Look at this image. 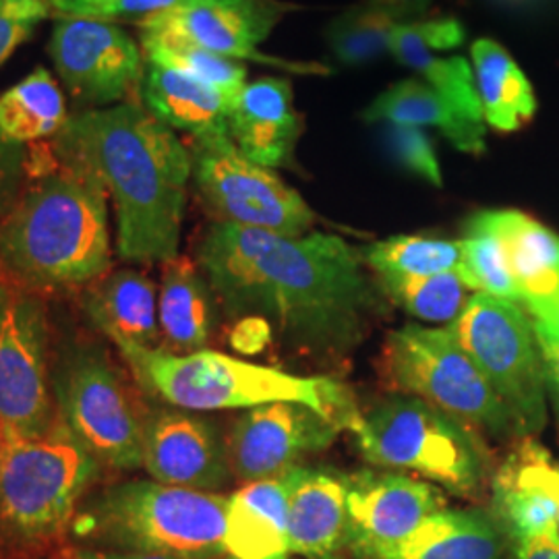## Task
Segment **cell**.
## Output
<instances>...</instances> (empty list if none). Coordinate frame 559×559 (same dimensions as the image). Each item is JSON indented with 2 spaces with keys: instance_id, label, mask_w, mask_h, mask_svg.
<instances>
[{
  "instance_id": "obj_28",
  "label": "cell",
  "mask_w": 559,
  "mask_h": 559,
  "mask_svg": "<svg viewBox=\"0 0 559 559\" xmlns=\"http://www.w3.org/2000/svg\"><path fill=\"white\" fill-rule=\"evenodd\" d=\"M473 71L485 122L498 131H519L535 117L537 98L519 62L496 40L473 44Z\"/></svg>"
},
{
  "instance_id": "obj_7",
  "label": "cell",
  "mask_w": 559,
  "mask_h": 559,
  "mask_svg": "<svg viewBox=\"0 0 559 559\" xmlns=\"http://www.w3.org/2000/svg\"><path fill=\"white\" fill-rule=\"evenodd\" d=\"M381 371L390 388L425 400L479 436L498 441L524 438L452 328L408 323L392 332L381 353Z\"/></svg>"
},
{
  "instance_id": "obj_39",
  "label": "cell",
  "mask_w": 559,
  "mask_h": 559,
  "mask_svg": "<svg viewBox=\"0 0 559 559\" xmlns=\"http://www.w3.org/2000/svg\"><path fill=\"white\" fill-rule=\"evenodd\" d=\"M23 175H25L23 145L0 138V218H4L20 200Z\"/></svg>"
},
{
  "instance_id": "obj_9",
  "label": "cell",
  "mask_w": 559,
  "mask_h": 559,
  "mask_svg": "<svg viewBox=\"0 0 559 559\" xmlns=\"http://www.w3.org/2000/svg\"><path fill=\"white\" fill-rule=\"evenodd\" d=\"M450 328L522 436L539 433L547 423V378L535 325L519 302L477 293Z\"/></svg>"
},
{
  "instance_id": "obj_38",
  "label": "cell",
  "mask_w": 559,
  "mask_h": 559,
  "mask_svg": "<svg viewBox=\"0 0 559 559\" xmlns=\"http://www.w3.org/2000/svg\"><path fill=\"white\" fill-rule=\"evenodd\" d=\"M52 15V0H0V67Z\"/></svg>"
},
{
  "instance_id": "obj_32",
  "label": "cell",
  "mask_w": 559,
  "mask_h": 559,
  "mask_svg": "<svg viewBox=\"0 0 559 559\" xmlns=\"http://www.w3.org/2000/svg\"><path fill=\"white\" fill-rule=\"evenodd\" d=\"M365 261L380 276H436L445 272L459 274L462 240L400 235L367 247Z\"/></svg>"
},
{
  "instance_id": "obj_43",
  "label": "cell",
  "mask_w": 559,
  "mask_h": 559,
  "mask_svg": "<svg viewBox=\"0 0 559 559\" xmlns=\"http://www.w3.org/2000/svg\"><path fill=\"white\" fill-rule=\"evenodd\" d=\"M367 7L381 11L400 23H406L427 13L431 0H367Z\"/></svg>"
},
{
  "instance_id": "obj_41",
  "label": "cell",
  "mask_w": 559,
  "mask_h": 559,
  "mask_svg": "<svg viewBox=\"0 0 559 559\" xmlns=\"http://www.w3.org/2000/svg\"><path fill=\"white\" fill-rule=\"evenodd\" d=\"M272 325L261 318H240L233 330L230 344L245 355H255L263 350L270 342Z\"/></svg>"
},
{
  "instance_id": "obj_29",
  "label": "cell",
  "mask_w": 559,
  "mask_h": 559,
  "mask_svg": "<svg viewBox=\"0 0 559 559\" xmlns=\"http://www.w3.org/2000/svg\"><path fill=\"white\" fill-rule=\"evenodd\" d=\"M67 115L59 83L40 67L0 96V138L17 145L57 138Z\"/></svg>"
},
{
  "instance_id": "obj_12",
  "label": "cell",
  "mask_w": 559,
  "mask_h": 559,
  "mask_svg": "<svg viewBox=\"0 0 559 559\" xmlns=\"http://www.w3.org/2000/svg\"><path fill=\"white\" fill-rule=\"evenodd\" d=\"M40 302L0 284V440L52 429Z\"/></svg>"
},
{
  "instance_id": "obj_36",
  "label": "cell",
  "mask_w": 559,
  "mask_h": 559,
  "mask_svg": "<svg viewBox=\"0 0 559 559\" xmlns=\"http://www.w3.org/2000/svg\"><path fill=\"white\" fill-rule=\"evenodd\" d=\"M383 145L385 152L392 156V160L399 164L400 168L413 173L415 177L441 187L440 160L433 147L431 138L419 129L408 124H396V122H383Z\"/></svg>"
},
{
  "instance_id": "obj_21",
  "label": "cell",
  "mask_w": 559,
  "mask_h": 559,
  "mask_svg": "<svg viewBox=\"0 0 559 559\" xmlns=\"http://www.w3.org/2000/svg\"><path fill=\"white\" fill-rule=\"evenodd\" d=\"M228 133L249 160L265 168L288 164L300 135L290 81L263 78L247 83L230 108Z\"/></svg>"
},
{
  "instance_id": "obj_13",
  "label": "cell",
  "mask_w": 559,
  "mask_h": 559,
  "mask_svg": "<svg viewBox=\"0 0 559 559\" xmlns=\"http://www.w3.org/2000/svg\"><path fill=\"white\" fill-rule=\"evenodd\" d=\"M293 7L278 0H185L179 7L140 23V29L166 32L226 59L253 60L297 75H330L320 62L263 55L261 41Z\"/></svg>"
},
{
  "instance_id": "obj_17",
  "label": "cell",
  "mask_w": 559,
  "mask_h": 559,
  "mask_svg": "<svg viewBox=\"0 0 559 559\" xmlns=\"http://www.w3.org/2000/svg\"><path fill=\"white\" fill-rule=\"evenodd\" d=\"M143 466L152 479L216 491L233 477L226 441L212 420L193 411H160L145 423Z\"/></svg>"
},
{
  "instance_id": "obj_19",
  "label": "cell",
  "mask_w": 559,
  "mask_h": 559,
  "mask_svg": "<svg viewBox=\"0 0 559 559\" xmlns=\"http://www.w3.org/2000/svg\"><path fill=\"white\" fill-rule=\"evenodd\" d=\"M288 480V547L305 559H338L348 545V477L334 468L293 466Z\"/></svg>"
},
{
  "instance_id": "obj_40",
  "label": "cell",
  "mask_w": 559,
  "mask_h": 559,
  "mask_svg": "<svg viewBox=\"0 0 559 559\" xmlns=\"http://www.w3.org/2000/svg\"><path fill=\"white\" fill-rule=\"evenodd\" d=\"M415 32L419 34L420 41L431 50H452L464 44V27L454 17H440V20L411 21Z\"/></svg>"
},
{
  "instance_id": "obj_15",
  "label": "cell",
  "mask_w": 559,
  "mask_h": 559,
  "mask_svg": "<svg viewBox=\"0 0 559 559\" xmlns=\"http://www.w3.org/2000/svg\"><path fill=\"white\" fill-rule=\"evenodd\" d=\"M48 52L78 100L108 106L140 81L143 52L119 23L59 17Z\"/></svg>"
},
{
  "instance_id": "obj_20",
  "label": "cell",
  "mask_w": 559,
  "mask_h": 559,
  "mask_svg": "<svg viewBox=\"0 0 559 559\" xmlns=\"http://www.w3.org/2000/svg\"><path fill=\"white\" fill-rule=\"evenodd\" d=\"M466 230L489 233L498 239L524 309L559 297V235L556 230L519 210H483L466 222Z\"/></svg>"
},
{
  "instance_id": "obj_26",
  "label": "cell",
  "mask_w": 559,
  "mask_h": 559,
  "mask_svg": "<svg viewBox=\"0 0 559 559\" xmlns=\"http://www.w3.org/2000/svg\"><path fill=\"white\" fill-rule=\"evenodd\" d=\"M362 119L408 127H433L464 154L485 152V122L468 119L423 80L400 81L373 102Z\"/></svg>"
},
{
  "instance_id": "obj_34",
  "label": "cell",
  "mask_w": 559,
  "mask_h": 559,
  "mask_svg": "<svg viewBox=\"0 0 559 559\" xmlns=\"http://www.w3.org/2000/svg\"><path fill=\"white\" fill-rule=\"evenodd\" d=\"M399 23L367 4L357 7L332 21L328 44L342 64L360 67L390 52L392 34Z\"/></svg>"
},
{
  "instance_id": "obj_8",
  "label": "cell",
  "mask_w": 559,
  "mask_h": 559,
  "mask_svg": "<svg viewBox=\"0 0 559 559\" xmlns=\"http://www.w3.org/2000/svg\"><path fill=\"white\" fill-rule=\"evenodd\" d=\"M355 436L367 462L413 471L456 496H475L491 471L479 433L425 400L381 402Z\"/></svg>"
},
{
  "instance_id": "obj_25",
  "label": "cell",
  "mask_w": 559,
  "mask_h": 559,
  "mask_svg": "<svg viewBox=\"0 0 559 559\" xmlns=\"http://www.w3.org/2000/svg\"><path fill=\"white\" fill-rule=\"evenodd\" d=\"M500 524L483 510H440L380 559H501Z\"/></svg>"
},
{
  "instance_id": "obj_16",
  "label": "cell",
  "mask_w": 559,
  "mask_h": 559,
  "mask_svg": "<svg viewBox=\"0 0 559 559\" xmlns=\"http://www.w3.org/2000/svg\"><path fill=\"white\" fill-rule=\"evenodd\" d=\"M445 508V496L423 480L380 471L348 477V547L362 559H380L423 520Z\"/></svg>"
},
{
  "instance_id": "obj_2",
  "label": "cell",
  "mask_w": 559,
  "mask_h": 559,
  "mask_svg": "<svg viewBox=\"0 0 559 559\" xmlns=\"http://www.w3.org/2000/svg\"><path fill=\"white\" fill-rule=\"evenodd\" d=\"M64 160L100 180L117 214V251L135 263L179 258L191 180L189 147L135 102L69 117L57 135Z\"/></svg>"
},
{
  "instance_id": "obj_35",
  "label": "cell",
  "mask_w": 559,
  "mask_h": 559,
  "mask_svg": "<svg viewBox=\"0 0 559 559\" xmlns=\"http://www.w3.org/2000/svg\"><path fill=\"white\" fill-rule=\"evenodd\" d=\"M459 276L468 290L514 300L520 305L519 286L508 270L501 245L489 233L466 230V239H462Z\"/></svg>"
},
{
  "instance_id": "obj_10",
  "label": "cell",
  "mask_w": 559,
  "mask_h": 559,
  "mask_svg": "<svg viewBox=\"0 0 559 559\" xmlns=\"http://www.w3.org/2000/svg\"><path fill=\"white\" fill-rule=\"evenodd\" d=\"M191 179L216 222L300 237L316 214L270 168L249 160L228 133L191 138Z\"/></svg>"
},
{
  "instance_id": "obj_47",
  "label": "cell",
  "mask_w": 559,
  "mask_h": 559,
  "mask_svg": "<svg viewBox=\"0 0 559 559\" xmlns=\"http://www.w3.org/2000/svg\"><path fill=\"white\" fill-rule=\"evenodd\" d=\"M71 2H81V4H96V2H104V0H71Z\"/></svg>"
},
{
  "instance_id": "obj_14",
  "label": "cell",
  "mask_w": 559,
  "mask_h": 559,
  "mask_svg": "<svg viewBox=\"0 0 559 559\" xmlns=\"http://www.w3.org/2000/svg\"><path fill=\"white\" fill-rule=\"evenodd\" d=\"M338 427L299 402H270L249 408L228 440L233 477L242 483L272 479L299 466L302 456L330 448Z\"/></svg>"
},
{
  "instance_id": "obj_44",
  "label": "cell",
  "mask_w": 559,
  "mask_h": 559,
  "mask_svg": "<svg viewBox=\"0 0 559 559\" xmlns=\"http://www.w3.org/2000/svg\"><path fill=\"white\" fill-rule=\"evenodd\" d=\"M519 559H559V535L551 533L516 545Z\"/></svg>"
},
{
  "instance_id": "obj_6",
  "label": "cell",
  "mask_w": 559,
  "mask_h": 559,
  "mask_svg": "<svg viewBox=\"0 0 559 559\" xmlns=\"http://www.w3.org/2000/svg\"><path fill=\"white\" fill-rule=\"evenodd\" d=\"M98 475L100 460L64 425L36 438L0 440L2 533L32 545L59 537Z\"/></svg>"
},
{
  "instance_id": "obj_37",
  "label": "cell",
  "mask_w": 559,
  "mask_h": 559,
  "mask_svg": "<svg viewBox=\"0 0 559 559\" xmlns=\"http://www.w3.org/2000/svg\"><path fill=\"white\" fill-rule=\"evenodd\" d=\"M185 0H104L96 4H81L71 0H52V15L59 17H80V20L106 21H135L138 25L143 21L162 15Z\"/></svg>"
},
{
  "instance_id": "obj_23",
  "label": "cell",
  "mask_w": 559,
  "mask_h": 559,
  "mask_svg": "<svg viewBox=\"0 0 559 559\" xmlns=\"http://www.w3.org/2000/svg\"><path fill=\"white\" fill-rule=\"evenodd\" d=\"M87 313L117 346L162 348L158 293L138 270H119L87 297Z\"/></svg>"
},
{
  "instance_id": "obj_33",
  "label": "cell",
  "mask_w": 559,
  "mask_h": 559,
  "mask_svg": "<svg viewBox=\"0 0 559 559\" xmlns=\"http://www.w3.org/2000/svg\"><path fill=\"white\" fill-rule=\"evenodd\" d=\"M383 293L413 318L454 323L468 305V286L456 272L436 276H380Z\"/></svg>"
},
{
  "instance_id": "obj_3",
  "label": "cell",
  "mask_w": 559,
  "mask_h": 559,
  "mask_svg": "<svg viewBox=\"0 0 559 559\" xmlns=\"http://www.w3.org/2000/svg\"><path fill=\"white\" fill-rule=\"evenodd\" d=\"M106 198L90 170L64 160L0 218V263L41 288L102 278L112 260Z\"/></svg>"
},
{
  "instance_id": "obj_11",
  "label": "cell",
  "mask_w": 559,
  "mask_h": 559,
  "mask_svg": "<svg viewBox=\"0 0 559 559\" xmlns=\"http://www.w3.org/2000/svg\"><path fill=\"white\" fill-rule=\"evenodd\" d=\"M62 425L96 456L120 471L143 466L145 423L127 381L96 346H78L57 376Z\"/></svg>"
},
{
  "instance_id": "obj_31",
  "label": "cell",
  "mask_w": 559,
  "mask_h": 559,
  "mask_svg": "<svg viewBox=\"0 0 559 559\" xmlns=\"http://www.w3.org/2000/svg\"><path fill=\"white\" fill-rule=\"evenodd\" d=\"M141 48L147 62L164 64L203 81L233 104L247 85V69L240 60L226 59L179 36L141 29Z\"/></svg>"
},
{
  "instance_id": "obj_27",
  "label": "cell",
  "mask_w": 559,
  "mask_h": 559,
  "mask_svg": "<svg viewBox=\"0 0 559 559\" xmlns=\"http://www.w3.org/2000/svg\"><path fill=\"white\" fill-rule=\"evenodd\" d=\"M158 321L162 348L175 355L203 350L212 336V299L207 282L201 278L198 265L187 258L164 263Z\"/></svg>"
},
{
  "instance_id": "obj_18",
  "label": "cell",
  "mask_w": 559,
  "mask_h": 559,
  "mask_svg": "<svg viewBox=\"0 0 559 559\" xmlns=\"http://www.w3.org/2000/svg\"><path fill=\"white\" fill-rule=\"evenodd\" d=\"M493 510L516 545L558 533L559 464L533 436L519 438L498 466Z\"/></svg>"
},
{
  "instance_id": "obj_45",
  "label": "cell",
  "mask_w": 559,
  "mask_h": 559,
  "mask_svg": "<svg viewBox=\"0 0 559 559\" xmlns=\"http://www.w3.org/2000/svg\"><path fill=\"white\" fill-rule=\"evenodd\" d=\"M64 559H230V558H177V556H145V554H120L102 551L90 547H75L64 554Z\"/></svg>"
},
{
  "instance_id": "obj_22",
  "label": "cell",
  "mask_w": 559,
  "mask_h": 559,
  "mask_svg": "<svg viewBox=\"0 0 559 559\" xmlns=\"http://www.w3.org/2000/svg\"><path fill=\"white\" fill-rule=\"evenodd\" d=\"M224 549L230 559L290 558L286 473L228 496Z\"/></svg>"
},
{
  "instance_id": "obj_42",
  "label": "cell",
  "mask_w": 559,
  "mask_h": 559,
  "mask_svg": "<svg viewBox=\"0 0 559 559\" xmlns=\"http://www.w3.org/2000/svg\"><path fill=\"white\" fill-rule=\"evenodd\" d=\"M535 334H537L540 357H543V365H545L547 385H549L559 408V340L549 336L545 330H540L539 325H535Z\"/></svg>"
},
{
  "instance_id": "obj_30",
  "label": "cell",
  "mask_w": 559,
  "mask_h": 559,
  "mask_svg": "<svg viewBox=\"0 0 559 559\" xmlns=\"http://www.w3.org/2000/svg\"><path fill=\"white\" fill-rule=\"evenodd\" d=\"M390 55L413 69L420 80L431 85L440 96L468 119L485 122L473 64L462 57H438L431 52L415 32L413 23H399L392 34Z\"/></svg>"
},
{
  "instance_id": "obj_46",
  "label": "cell",
  "mask_w": 559,
  "mask_h": 559,
  "mask_svg": "<svg viewBox=\"0 0 559 559\" xmlns=\"http://www.w3.org/2000/svg\"><path fill=\"white\" fill-rule=\"evenodd\" d=\"M526 311L535 318L533 321L535 325H539L540 330H545L549 336L559 340V297Z\"/></svg>"
},
{
  "instance_id": "obj_4",
  "label": "cell",
  "mask_w": 559,
  "mask_h": 559,
  "mask_svg": "<svg viewBox=\"0 0 559 559\" xmlns=\"http://www.w3.org/2000/svg\"><path fill=\"white\" fill-rule=\"evenodd\" d=\"M119 350L150 394L182 411H249L270 402H299L340 431L357 433L362 425L355 394L334 378L293 376L205 348L189 355L143 346Z\"/></svg>"
},
{
  "instance_id": "obj_1",
  "label": "cell",
  "mask_w": 559,
  "mask_h": 559,
  "mask_svg": "<svg viewBox=\"0 0 559 559\" xmlns=\"http://www.w3.org/2000/svg\"><path fill=\"white\" fill-rule=\"evenodd\" d=\"M198 261L230 316L267 321L299 353L348 355L378 307L359 253L336 235L288 237L214 222Z\"/></svg>"
},
{
  "instance_id": "obj_5",
  "label": "cell",
  "mask_w": 559,
  "mask_h": 559,
  "mask_svg": "<svg viewBox=\"0 0 559 559\" xmlns=\"http://www.w3.org/2000/svg\"><path fill=\"white\" fill-rule=\"evenodd\" d=\"M228 496L158 480H127L85 501L73 533L102 551L226 558Z\"/></svg>"
},
{
  "instance_id": "obj_48",
  "label": "cell",
  "mask_w": 559,
  "mask_h": 559,
  "mask_svg": "<svg viewBox=\"0 0 559 559\" xmlns=\"http://www.w3.org/2000/svg\"><path fill=\"white\" fill-rule=\"evenodd\" d=\"M558 535H559V519H558Z\"/></svg>"
},
{
  "instance_id": "obj_24",
  "label": "cell",
  "mask_w": 559,
  "mask_h": 559,
  "mask_svg": "<svg viewBox=\"0 0 559 559\" xmlns=\"http://www.w3.org/2000/svg\"><path fill=\"white\" fill-rule=\"evenodd\" d=\"M141 94L145 108L170 129L187 131L191 138L228 133L233 102L182 71L150 62Z\"/></svg>"
}]
</instances>
